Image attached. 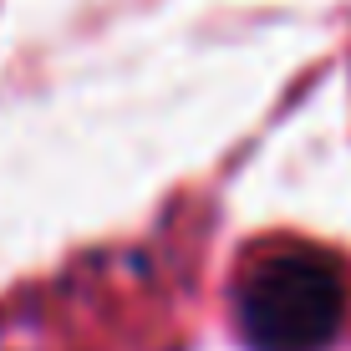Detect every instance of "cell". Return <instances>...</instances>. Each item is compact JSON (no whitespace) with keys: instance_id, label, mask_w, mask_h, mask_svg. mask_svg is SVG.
I'll return each mask as SVG.
<instances>
[{"instance_id":"6da1fadb","label":"cell","mask_w":351,"mask_h":351,"mask_svg":"<svg viewBox=\"0 0 351 351\" xmlns=\"http://www.w3.org/2000/svg\"><path fill=\"white\" fill-rule=\"evenodd\" d=\"M234 311L250 351H326L346 316V285L316 255H275L245 270Z\"/></svg>"}]
</instances>
